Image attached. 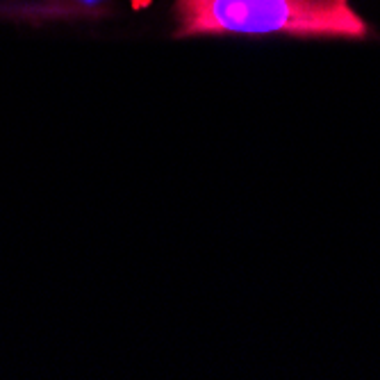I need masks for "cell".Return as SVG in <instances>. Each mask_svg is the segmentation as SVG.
<instances>
[{
  "label": "cell",
  "instance_id": "obj_1",
  "mask_svg": "<svg viewBox=\"0 0 380 380\" xmlns=\"http://www.w3.org/2000/svg\"><path fill=\"white\" fill-rule=\"evenodd\" d=\"M191 7L193 21L187 27H200V32L367 34V25L348 0H196Z\"/></svg>",
  "mask_w": 380,
  "mask_h": 380
},
{
  "label": "cell",
  "instance_id": "obj_2",
  "mask_svg": "<svg viewBox=\"0 0 380 380\" xmlns=\"http://www.w3.org/2000/svg\"><path fill=\"white\" fill-rule=\"evenodd\" d=\"M130 7H132V11H141V9H144L141 0H130Z\"/></svg>",
  "mask_w": 380,
  "mask_h": 380
},
{
  "label": "cell",
  "instance_id": "obj_3",
  "mask_svg": "<svg viewBox=\"0 0 380 380\" xmlns=\"http://www.w3.org/2000/svg\"><path fill=\"white\" fill-rule=\"evenodd\" d=\"M141 5H144V9H148V7L153 5V0H141Z\"/></svg>",
  "mask_w": 380,
  "mask_h": 380
}]
</instances>
